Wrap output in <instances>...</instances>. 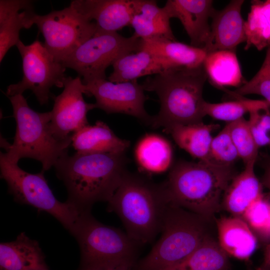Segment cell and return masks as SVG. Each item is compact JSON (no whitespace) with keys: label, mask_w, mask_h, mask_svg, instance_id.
Instances as JSON below:
<instances>
[{"label":"cell","mask_w":270,"mask_h":270,"mask_svg":"<svg viewBox=\"0 0 270 270\" xmlns=\"http://www.w3.org/2000/svg\"><path fill=\"white\" fill-rule=\"evenodd\" d=\"M125 154L76 152L61 156L54 167L66 188V202L82 214L91 212L96 202H108L127 172Z\"/></svg>","instance_id":"1"},{"label":"cell","mask_w":270,"mask_h":270,"mask_svg":"<svg viewBox=\"0 0 270 270\" xmlns=\"http://www.w3.org/2000/svg\"><path fill=\"white\" fill-rule=\"evenodd\" d=\"M234 176L232 166L212 161H180L162 184L168 204L210 222L222 208L223 195Z\"/></svg>","instance_id":"2"},{"label":"cell","mask_w":270,"mask_h":270,"mask_svg":"<svg viewBox=\"0 0 270 270\" xmlns=\"http://www.w3.org/2000/svg\"><path fill=\"white\" fill-rule=\"evenodd\" d=\"M207 79L203 64L194 68H172L146 78L142 84L144 90L154 92L160 102L151 126L166 129L202 122L206 116L202 92Z\"/></svg>","instance_id":"3"},{"label":"cell","mask_w":270,"mask_h":270,"mask_svg":"<svg viewBox=\"0 0 270 270\" xmlns=\"http://www.w3.org/2000/svg\"><path fill=\"white\" fill-rule=\"evenodd\" d=\"M168 204L162 184L127 171L108 209L120 217L126 234L140 245L151 242L160 232Z\"/></svg>","instance_id":"4"},{"label":"cell","mask_w":270,"mask_h":270,"mask_svg":"<svg viewBox=\"0 0 270 270\" xmlns=\"http://www.w3.org/2000/svg\"><path fill=\"white\" fill-rule=\"evenodd\" d=\"M16 124V132L12 144L2 152L7 160L18 164L23 158L39 161L43 172L48 170L59 158L68 152L72 138L59 140L53 136L50 128V111L38 112L31 108L24 96L8 97Z\"/></svg>","instance_id":"5"},{"label":"cell","mask_w":270,"mask_h":270,"mask_svg":"<svg viewBox=\"0 0 270 270\" xmlns=\"http://www.w3.org/2000/svg\"><path fill=\"white\" fill-rule=\"evenodd\" d=\"M201 216L168 204L162 218L159 240L132 270H164L182 260L210 236Z\"/></svg>","instance_id":"6"},{"label":"cell","mask_w":270,"mask_h":270,"mask_svg":"<svg viewBox=\"0 0 270 270\" xmlns=\"http://www.w3.org/2000/svg\"><path fill=\"white\" fill-rule=\"evenodd\" d=\"M73 236L80 251V270L138 262V244L120 229L96 220L91 212L84 214Z\"/></svg>","instance_id":"7"},{"label":"cell","mask_w":270,"mask_h":270,"mask_svg":"<svg viewBox=\"0 0 270 270\" xmlns=\"http://www.w3.org/2000/svg\"><path fill=\"white\" fill-rule=\"evenodd\" d=\"M0 178L6 182L14 200L31 206L55 218L72 236L84 214L68 203L60 202L53 194L44 172L29 173L18 164L10 162L2 152L0 154ZM86 214V213H85Z\"/></svg>","instance_id":"8"},{"label":"cell","mask_w":270,"mask_h":270,"mask_svg":"<svg viewBox=\"0 0 270 270\" xmlns=\"http://www.w3.org/2000/svg\"><path fill=\"white\" fill-rule=\"evenodd\" d=\"M141 39L115 32L96 33L61 62L82 77L84 84L106 79V70L121 56L140 50Z\"/></svg>","instance_id":"9"},{"label":"cell","mask_w":270,"mask_h":270,"mask_svg":"<svg viewBox=\"0 0 270 270\" xmlns=\"http://www.w3.org/2000/svg\"><path fill=\"white\" fill-rule=\"evenodd\" d=\"M16 46L22 57L23 76L22 80L8 86L6 95L22 94L30 90L40 105L47 104L52 96V88H64L66 68L38 40L29 45L20 40Z\"/></svg>","instance_id":"10"},{"label":"cell","mask_w":270,"mask_h":270,"mask_svg":"<svg viewBox=\"0 0 270 270\" xmlns=\"http://www.w3.org/2000/svg\"><path fill=\"white\" fill-rule=\"evenodd\" d=\"M42 34L44 46L58 62L68 57L96 32L94 22L69 6L34 20Z\"/></svg>","instance_id":"11"},{"label":"cell","mask_w":270,"mask_h":270,"mask_svg":"<svg viewBox=\"0 0 270 270\" xmlns=\"http://www.w3.org/2000/svg\"><path fill=\"white\" fill-rule=\"evenodd\" d=\"M84 84L85 94L95 98L96 108L108 114L120 113L132 116L151 126L152 116L144 108L147 98L142 84L137 80L114 83L100 79Z\"/></svg>","instance_id":"12"},{"label":"cell","mask_w":270,"mask_h":270,"mask_svg":"<svg viewBox=\"0 0 270 270\" xmlns=\"http://www.w3.org/2000/svg\"><path fill=\"white\" fill-rule=\"evenodd\" d=\"M84 94V84L80 76L66 78L64 90L54 98L50 111V128L58 140L70 139L73 133L89 124L87 114L96 108L94 104L85 102Z\"/></svg>","instance_id":"13"},{"label":"cell","mask_w":270,"mask_h":270,"mask_svg":"<svg viewBox=\"0 0 270 270\" xmlns=\"http://www.w3.org/2000/svg\"><path fill=\"white\" fill-rule=\"evenodd\" d=\"M142 0H74L70 6L90 20L96 33L115 32L130 26Z\"/></svg>","instance_id":"14"},{"label":"cell","mask_w":270,"mask_h":270,"mask_svg":"<svg viewBox=\"0 0 270 270\" xmlns=\"http://www.w3.org/2000/svg\"><path fill=\"white\" fill-rule=\"evenodd\" d=\"M212 0H168L163 8L170 18H178L182 24L190 45L204 48L210 36L208 20L215 9Z\"/></svg>","instance_id":"15"},{"label":"cell","mask_w":270,"mask_h":270,"mask_svg":"<svg viewBox=\"0 0 270 270\" xmlns=\"http://www.w3.org/2000/svg\"><path fill=\"white\" fill-rule=\"evenodd\" d=\"M244 0H232L222 10H215L212 16L210 36L204 48L207 53L222 50L236 51L246 41L245 20L241 14Z\"/></svg>","instance_id":"16"},{"label":"cell","mask_w":270,"mask_h":270,"mask_svg":"<svg viewBox=\"0 0 270 270\" xmlns=\"http://www.w3.org/2000/svg\"><path fill=\"white\" fill-rule=\"evenodd\" d=\"M218 243L228 256L246 260L257 246V238L247 223L239 216H222L216 220Z\"/></svg>","instance_id":"17"},{"label":"cell","mask_w":270,"mask_h":270,"mask_svg":"<svg viewBox=\"0 0 270 270\" xmlns=\"http://www.w3.org/2000/svg\"><path fill=\"white\" fill-rule=\"evenodd\" d=\"M72 145L79 154H124L130 142L117 136L106 124L98 120L73 133Z\"/></svg>","instance_id":"18"},{"label":"cell","mask_w":270,"mask_h":270,"mask_svg":"<svg viewBox=\"0 0 270 270\" xmlns=\"http://www.w3.org/2000/svg\"><path fill=\"white\" fill-rule=\"evenodd\" d=\"M0 270H48L38 242L21 232L0 244Z\"/></svg>","instance_id":"19"},{"label":"cell","mask_w":270,"mask_h":270,"mask_svg":"<svg viewBox=\"0 0 270 270\" xmlns=\"http://www.w3.org/2000/svg\"><path fill=\"white\" fill-rule=\"evenodd\" d=\"M112 66L113 71L108 80L114 83L137 80L175 68L166 60L144 50L122 56Z\"/></svg>","instance_id":"20"},{"label":"cell","mask_w":270,"mask_h":270,"mask_svg":"<svg viewBox=\"0 0 270 270\" xmlns=\"http://www.w3.org/2000/svg\"><path fill=\"white\" fill-rule=\"evenodd\" d=\"M255 163L246 164L244 169L232 179L223 195L222 207L232 216L242 217L247 208L263 194L254 172Z\"/></svg>","instance_id":"21"},{"label":"cell","mask_w":270,"mask_h":270,"mask_svg":"<svg viewBox=\"0 0 270 270\" xmlns=\"http://www.w3.org/2000/svg\"><path fill=\"white\" fill-rule=\"evenodd\" d=\"M140 50L166 60L175 68L198 67L203 64L208 54L204 48L162 38L141 39Z\"/></svg>","instance_id":"22"},{"label":"cell","mask_w":270,"mask_h":270,"mask_svg":"<svg viewBox=\"0 0 270 270\" xmlns=\"http://www.w3.org/2000/svg\"><path fill=\"white\" fill-rule=\"evenodd\" d=\"M216 124L202 122L176 124L164 130L170 134L177 145L200 161H211L210 150L212 132Z\"/></svg>","instance_id":"23"},{"label":"cell","mask_w":270,"mask_h":270,"mask_svg":"<svg viewBox=\"0 0 270 270\" xmlns=\"http://www.w3.org/2000/svg\"><path fill=\"white\" fill-rule=\"evenodd\" d=\"M170 19L156 1L142 0L140 10L134 16L130 26L134 30V34L140 39L162 38L176 40Z\"/></svg>","instance_id":"24"},{"label":"cell","mask_w":270,"mask_h":270,"mask_svg":"<svg viewBox=\"0 0 270 270\" xmlns=\"http://www.w3.org/2000/svg\"><path fill=\"white\" fill-rule=\"evenodd\" d=\"M203 66L208 78L218 88H238L246 82L236 51L222 50L208 53Z\"/></svg>","instance_id":"25"},{"label":"cell","mask_w":270,"mask_h":270,"mask_svg":"<svg viewBox=\"0 0 270 270\" xmlns=\"http://www.w3.org/2000/svg\"><path fill=\"white\" fill-rule=\"evenodd\" d=\"M135 155L140 166L145 171L158 174L166 170L170 166L172 151L169 142L156 134L144 136L138 144Z\"/></svg>","instance_id":"26"},{"label":"cell","mask_w":270,"mask_h":270,"mask_svg":"<svg viewBox=\"0 0 270 270\" xmlns=\"http://www.w3.org/2000/svg\"><path fill=\"white\" fill-rule=\"evenodd\" d=\"M228 256L210 236L188 256L164 270H229Z\"/></svg>","instance_id":"27"},{"label":"cell","mask_w":270,"mask_h":270,"mask_svg":"<svg viewBox=\"0 0 270 270\" xmlns=\"http://www.w3.org/2000/svg\"><path fill=\"white\" fill-rule=\"evenodd\" d=\"M244 30L246 36L245 50L254 46L262 50L270 46V0H253Z\"/></svg>","instance_id":"28"},{"label":"cell","mask_w":270,"mask_h":270,"mask_svg":"<svg viewBox=\"0 0 270 270\" xmlns=\"http://www.w3.org/2000/svg\"><path fill=\"white\" fill-rule=\"evenodd\" d=\"M230 94L234 96L236 100L220 103L206 101L204 105L205 116L229 123L244 118L248 112L270 109V104L264 100H250L242 96Z\"/></svg>","instance_id":"29"},{"label":"cell","mask_w":270,"mask_h":270,"mask_svg":"<svg viewBox=\"0 0 270 270\" xmlns=\"http://www.w3.org/2000/svg\"><path fill=\"white\" fill-rule=\"evenodd\" d=\"M36 14L34 8L18 12L0 24V62L10 48L16 46L22 28H29L34 24Z\"/></svg>","instance_id":"30"},{"label":"cell","mask_w":270,"mask_h":270,"mask_svg":"<svg viewBox=\"0 0 270 270\" xmlns=\"http://www.w3.org/2000/svg\"><path fill=\"white\" fill-rule=\"evenodd\" d=\"M241 218L256 237L263 242L270 240V201L263 194L247 208Z\"/></svg>","instance_id":"31"},{"label":"cell","mask_w":270,"mask_h":270,"mask_svg":"<svg viewBox=\"0 0 270 270\" xmlns=\"http://www.w3.org/2000/svg\"><path fill=\"white\" fill-rule=\"evenodd\" d=\"M227 124L239 158L245 165L256 162L259 148L252 136L248 120L242 118Z\"/></svg>","instance_id":"32"},{"label":"cell","mask_w":270,"mask_h":270,"mask_svg":"<svg viewBox=\"0 0 270 270\" xmlns=\"http://www.w3.org/2000/svg\"><path fill=\"white\" fill-rule=\"evenodd\" d=\"M226 92L240 96L260 95L270 104V46L267 48L264 61L255 76L234 91Z\"/></svg>","instance_id":"33"},{"label":"cell","mask_w":270,"mask_h":270,"mask_svg":"<svg viewBox=\"0 0 270 270\" xmlns=\"http://www.w3.org/2000/svg\"><path fill=\"white\" fill-rule=\"evenodd\" d=\"M210 157L211 161L224 166H232L239 158L228 124L212 138L210 146Z\"/></svg>","instance_id":"34"},{"label":"cell","mask_w":270,"mask_h":270,"mask_svg":"<svg viewBox=\"0 0 270 270\" xmlns=\"http://www.w3.org/2000/svg\"><path fill=\"white\" fill-rule=\"evenodd\" d=\"M249 114L248 125L258 148L270 144V109L252 112Z\"/></svg>","instance_id":"35"},{"label":"cell","mask_w":270,"mask_h":270,"mask_svg":"<svg viewBox=\"0 0 270 270\" xmlns=\"http://www.w3.org/2000/svg\"><path fill=\"white\" fill-rule=\"evenodd\" d=\"M32 3L30 0H0V24L20 10L33 8Z\"/></svg>","instance_id":"36"},{"label":"cell","mask_w":270,"mask_h":270,"mask_svg":"<svg viewBox=\"0 0 270 270\" xmlns=\"http://www.w3.org/2000/svg\"><path fill=\"white\" fill-rule=\"evenodd\" d=\"M134 267L126 264L92 267L82 270H132Z\"/></svg>","instance_id":"37"},{"label":"cell","mask_w":270,"mask_h":270,"mask_svg":"<svg viewBox=\"0 0 270 270\" xmlns=\"http://www.w3.org/2000/svg\"><path fill=\"white\" fill-rule=\"evenodd\" d=\"M264 265L270 268V243L267 245L264 254Z\"/></svg>","instance_id":"38"},{"label":"cell","mask_w":270,"mask_h":270,"mask_svg":"<svg viewBox=\"0 0 270 270\" xmlns=\"http://www.w3.org/2000/svg\"><path fill=\"white\" fill-rule=\"evenodd\" d=\"M255 270H270V268L264 264L263 266L257 268Z\"/></svg>","instance_id":"39"},{"label":"cell","mask_w":270,"mask_h":270,"mask_svg":"<svg viewBox=\"0 0 270 270\" xmlns=\"http://www.w3.org/2000/svg\"></svg>","instance_id":"40"}]
</instances>
